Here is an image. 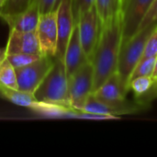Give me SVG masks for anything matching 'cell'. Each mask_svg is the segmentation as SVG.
Wrapping results in <instances>:
<instances>
[{"label":"cell","mask_w":157,"mask_h":157,"mask_svg":"<svg viewBox=\"0 0 157 157\" xmlns=\"http://www.w3.org/2000/svg\"><path fill=\"white\" fill-rule=\"evenodd\" d=\"M58 44L56 57L63 59L75 23L73 0H59L56 7Z\"/></svg>","instance_id":"obj_9"},{"label":"cell","mask_w":157,"mask_h":157,"mask_svg":"<svg viewBox=\"0 0 157 157\" xmlns=\"http://www.w3.org/2000/svg\"><path fill=\"white\" fill-rule=\"evenodd\" d=\"M79 38L83 50L90 62L95 52L101 32V22L95 6L80 14L76 18Z\"/></svg>","instance_id":"obj_6"},{"label":"cell","mask_w":157,"mask_h":157,"mask_svg":"<svg viewBox=\"0 0 157 157\" xmlns=\"http://www.w3.org/2000/svg\"><path fill=\"white\" fill-rule=\"evenodd\" d=\"M5 2H6V0H0V13H1L2 8H3V6L5 5Z\"/></svg>","instance_id":"obj_26"},{"label":"cell","mask_w":157,"mask_h":157,"mask_svg":"<svg viewBox=\"0 0 157 157\" xmlns=\"http://www.w3.org/2000/svg\"><path fill=\"white\" fill-rule=\"evenodd\" d=\"M156 85H157V83H156Z\"/></svg>","instance_id":"obj_30"},{"label":"cell","mask_w":157,"mask_h":157,"mask_svg":"<svg viewBox=\"0 0 157 157\" xmlns=\"http://www.w3.org/2000/svg\"><path fill=\"white\" fill-rule=\"evenodd\" d=\"M95 7L99 17L101 26L121 16L123 11L122 0H96Z\"/></svg>","instance_id":"obj_14"},{"label":"cell","mask_w":157,"mask_h":157,"mask_svg":"<svg viewBox=\"0 0 157 157\" xmlns=\"http://www.w3.org/2000/svg\"><path fill=\"white\" fill-rule=\"evenodd\" d=\"M68 79L71 108L81 111L88 97L93 93L94 71L91 63H85Z\"/></svg>","instance_id":"obj_4"},{"label":"cell","mask_w":157,"mask_h":157,"mask_svg":"<svg viewBox=\"0 0 157 157\" xmlns=\"http://www.w3.org/2000/svg\"><path fill=\"white\" fill-rule=\"evenodd\" d=\"M40 54H31V53H14L6 55V59L14 66L15 69L26 66L34 61L38 60Z\"/></svg>","instance_id":"obj_20"},{"label":"cell","mask_w":157,"mask_h":157,"mask_svg":"<svg viewBox=\"0 0 157 157\" xmlns=\"http://www.w3.org/2000/svg\"><path fill=\"white\" fill-rule=\"evenodd\" d=\"M155 70V57L142 58L134 67L130 77V82L134 78L140 76H154Z\"/></svg>","instance_id":"obj_18"},{"label":"cell","mask_w":157,"mask_h":157,"mask_svg":"<svg viewBox=\"0 0 157 157\" xmlns=\"http://www.w3.org/2000/svg\"><path fill=\"white\" fill-rule=\"evenodd\" d=\"M154 23H157V0H155L153 5L151 6L149 11L147 12L145 17L144 18V20L140 26L139 30H141L144 28H146Z\"/></svg>","instance_id":"obj_23"},{"label":"cell","mask_w":157,"mask_h":157,"mask_svg":"<svg viewBox=\"0 0 157 157\" xmlns=\"http://www.w3.org/2000/svg\"><path fill=\"white\" fill-rule=\"evenodd\" d=\"M155 84L154 76H140L130 82V90H132L138 98H142L151 91Z\"/></svg>","instance_id":"obj_17"},{"label":"cell","mask_w":157,"mask_h":157,"mask_svg":"<svg viewBox=\"0 0 157 157\" xmlns=\"http://www.w3.org/2000/svg\"><path fill=\"white\" fill-rule=\"evenodd\" d=\"M36 33L41 54L55 57L58 44L56 9L40 14Z\"/></svg>","instance_id":"obj_8"},{"label":"cell","mask_w":157,"mask_h":157,"mask_svg":"<svg viewBox=\"0 0 157 157\" xmlns=\"http://www.w3.org/2000/svg\"><path fill=\"white\" fill-rule=\"evenodd\" d=\"M40 17V12L36 0L23 12L13 15H0V18L6 23L9 29L22 32L36 31Z\"/></svg>","instance_id":"obj_12"},{"label":"cell","mask_w":157,"mask_h":157,"mask_svg":"<svg viewBox=\"0 0 157 157\" xmlns=\"http://www.w3.org/2000/svg\"><path fill=\"white\" fill-rule=\"evenodd\" d=\"M6 57V52L5 48H0V63L3 62Z\"/></svg>","instance_id":"obj_25"},{"label":"cell","mask_w":157,"mask_h":157,"mask_svg":"<svg viewBox=\"0 0 157 157\" xmlns=\"http://www.w3.org/2000/svg\"><path fill=\"white\" fill-rule=\"evenodd\" d=\"M157 56V26L155 30L152 32L150 37L148 38L143 58L147 57H156Z\"/></svg>","instance_id":"obj_21"},{"label":"cell","mask_w":157,"mask_h":157,"mask_svg":"<svg viewBox=\"0 0 157 157\" xmlns=\"http://www.w3.org/2000/svg\"><path fill=\"white\" fill-rule=\"evenodd\" d=\"M36 1L39 5L40 14L56 9L59 2V0H36Z\"/></svg>","instance_id":"obj_24"},{"label":"cell","mask_w":157,"mask_h":157,"mask_svg":"<svg viewBox=\"0 0 157 157\" xmlns=\"http://www.w3.org/2000/svg\"><path fill=\"white\" fill-rule=\"evenodd\" d=\"M125 2H126V0H122V4H123V6H124V5H125Z\"/></svg>","instance_id":"obj_29"},{"label":"cell","mask_w":157,"mask_h":157,"mask_svg":"<svg viewBox=\"0 0 157 157\" xmlns=\"http://www.w3.org/2000/svg\"><path fill=\"white\" fill-rule=\"evenodd\" d=\"M154 78L155 79V81H156V83H157V73L155 75H154Z\"/></svg>","instance_id":"obj_28"},{"label":"cell","mask_w":157,"mask_h":157,"mask_svg":"<svg viewBox=\"0 0 157 157\" xmlns=\"http://www.w3.org/2000/svg\"><path fill=\"white\" fill-rule=\"evenodd\" d=\"M93 95L98 100L114 107L124 106L130 103L126 100L127 92L121 85L118 73L113 74L109 78H108L97 90L93 92Z\"/></svg>","instance_id":"obj_11"},{"label":"cell","mask_w":157,"mask_h":157,"mask_svg":"<svg viewBox=\"0 0 157 157\" xmlns=\"http://www.w3.org/2000/svg\"><path fill=\"white\" fill-rule=\"evenodd\" d=\"M96 0H73V9H74V15L75 19L78 17V16L88 9H90L92 6H95Z\"/></svg>","instance_id":"obj_22"},{"label":"cell","mask_w":157,"mask_h":157,"mask_svg":"<svg viewBox=\"0 0 157 157\" xmlns=\"http://www.w3.org/2000/svg\"><path fill=\"white\" fill-rule=\"evenodd\" d=\"M54 62V57L41 55L33 63L16 69L17 89L33 94L44 79Z\"/></svg>","instance_id":"obj_5"},{"label":"cell","mask_w":157,"mask_h":157,"mask_svg":"<svg viewBox=\"0 0 157 157\" xmlns=\"http://www.w3.org/2000/svg\"><path fill=\"white\" fill-rule=\"evenodd\" d=\"M122 43V14L101 26V32L90 61L94 71L93 92L117 73L119 54Z\"/></svg>","instance_id":"obj_1"},{"label":"cell","mask_w":157,"mask_h":157,"mask_svg":"<svg viewBox=\"0 0 157 157\" xmlns=\"http://www.w3.org/2000/svg\"><path fill=\"white\" fill-rule=\"evenodd\" d=\"M87 62L89 61L83 50L79 38L77 23L75 21L74 29L72 31L63 56V63L65 65L68 77H70L73 74H75L81 66H83Z\"/></svg>","instance_id":"obj_13"},{"label":"cell","mask_w":157,"mask_h":157,"mask_svg":"<svg viewBox=\"0 0 157 157\" xmlns=\"http://www.w3.org/2000/svg\"><path fill=\"white\" fill-rule=\"evenodd\" d=\"M157 23H154L143 29L139 30L132 38L126 41H122L117 73L124 90L128 93L130 90V77L136 64L143 58L146 41L152 32L156 28Z\"/></svg>","instance_id":"obj_3"},{"label":"cell","mask_w":157,"mask_h":157,"mask_svg":"<svg viewBox=\"0 0 157 157\" xmlns=\"http://www.w3.org/2000/svg\"><path fill=\"white\" fill-rule=\"evenodd\" d=\"M0 97L6 98L17 106L28 108L31 110H33L38 104V101L34 98L33 94L26 93L18 89L5 87L2 86H0Z\"/></svg>","instance_id":"obj_15"},{"label":"cell","mask_w":157,"mask_h":157,"mask_svg":"<svg viewBox=\"0 0 157 157\" xmlns=\"http://www.w3.org/2000/svg\"><path fill=\"white\" fill-rule=\"evenodd\" d=\"M35 0H6L0 15H13L25 11Z\"/></svg>","instance_id":"obj_19"},{"label":"cell","mask_w":157,"mask_h":157,"mask_svg":"<svg viewBox=\"0 0 157 157\" xmlns=\"http://www.w3.org/2000/svg\"><path fill=\"white\" fill-rule=\"evenodd\" d=\"M68 81L63 60L55 56L52 68L34 91L33 96L39 102L71 108Z\"/></svg>","instance_id":"obj_2"},{"label":"cell","mask_w":157,"mask_h":157,"mask_svg":"<svg viewBox=\"0 0 157 157\" xmlns=\"http://www.w3.org/2000/svg\"><path fill=\"white\" fill-rule=\"evenodd\" d=\"M157 73V56L155 57V75Z\"/></svg>","instance_id":"obj_27"},{"label":"cell","mask_w":157,"mask_h":157,"mask_svg":"<svg viewBox=\"0 0 157 157\" xmlns=\"http://www.w3.org/2000/svg\"><path fill=\"white\" fill-rule=\"evenodd\" d=\"M155 0H126L122 11V41L132 38Z\"/></svg>","instance_id":"obj_7"},{"label":"cell","mask_w":157,"mask_h":157,"mask_svg":"<svg viewBox=\"0 0 157 157\" xmlns=\"http://www.w3.org/2000/svg\"><path fill=\"white\" fill-rule=\"evenodd\" d=\"M0 86L17 89V81L16 69L6 59L0 63Z\"/></svg>","instance_id":"obj_16"},{"label":"cell","mask_w":157,"mask_h":157,"mask_svg":"<svg viewBox=\"0 0 157 157\" xmlns=\"http://www.w3.org/2000/svg\"><path fill=\"white\" fill-rule=\"evenodd\" d=\"M6 55L14 53L41 54L36 31L22 32L9 29L8 39L5 47Z\"/></svg>","instance_id":"obj_10"}]
</instances>
